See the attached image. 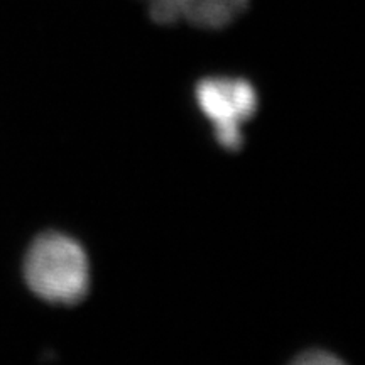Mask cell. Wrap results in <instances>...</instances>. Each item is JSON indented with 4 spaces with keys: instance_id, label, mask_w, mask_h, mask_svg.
<instances>
[{
    "instance_id": "obj_3",
    "label": "cell",
    "mask_w": 365,
    "mask_h": 365,
    "mask_svg": "<svg viewBox=\"0 0 365 365\" xmlns=\"http://www.w3.org/2000/svg\"><path fill=\"white\" fill-rule=\"evenodd\" d=\"M182 19L202 29H222L245 12L249 0H178Z\"/></svg>"
},
{
    "instance_id": "obj_5",
    "label": "cell",
    "mask_w": 365,
    "mask_h": 365,
    "mask_svg": "<svg viewBox=\"0 0 365 365\" xmlns=\"http://www.w3.org/2000/svg\"><path fill=\"white\" fill-rule=\"evenodd\" d=\"M296 364L301 365H330V364H341V360L325 350H307L294 359Z\"/></svg>"
},
{
    "instance_id": "obj_1",
    "label": "cell",
    "mask_w": 365,
    "mask_h": 365,
    "mask_svg": "<svg viewBox=\"0 0 365 365\" xmlns=\"http://www.w3.org/2000/svg\"><path fill=\"white\" fill-rule=\"evenodd\" d=\"M24 277L29 289L54 304H76L90 287V264L85 250L59 232L39 235L27 250Z\"/></svg>"
},
{
    "instance_id": "obj_2",
    "label": "cell",
    "mask_w": 365,
    "mask_h": 365,
    "mask_svg": "<svg viewBox=\"0 0 365 365\" xmlns=\"http://www.w3.org/2000/svg\"><path fill=\"white\" fill-rule=\"evenodd\" d=\"M198 108L213 125L217 143L227 150H239L244 144L242 125L257 112V91L242 78H205L196 85Z\"/></svg>"
},
{
    "instance_id": "obj_4",
    "label": "cell",
    "mask_w": 365,
    "mask_h": 365,
    "mask_svg": "<svg viewBox=\"0 0 365 365\" xmlns=\"http://www.w3.org/2000/svg\"><path fill=\"white\" fill-rule=\"evenodd\" d=\"M149 16L158 24H173L181 19L178 0H148Z\"/></svg>"
}]
</instances>
